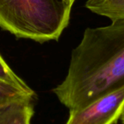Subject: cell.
Here are the masks:
<instances>
[{"mask_svg": "<svg viewBox=\"0 0 124 124\" xmlns=\"http://www.w3.org/2000/svg\"><path fill=\"white\" fill-rule=\"evenodd\" d=\"M124 85V20L87 28L73 50L67 75L52 90L71 111Z\"/></svg>", "mask_w": 124, "mask_h": 124, "instance_id": "cell-1", "label": "cell"}, {"mask_svg": "<svg viewBox=\"0 0 124 124\" xmlns=\"http://www.w3.org/2000/svg\"><path fill=\"white\" fill-rule=\"evenodd\" d=\"M68 0H0V27L18 38L57 41L69 23Z\"/></svg>", "mask_w": 124, "mask_h": 124, "instance_id": "cell-2", "label": "cell"}, {"mask_svg": "<svg viewBox=\"0 0 124 124\" xmlns=\"http://www.w3.org/2000/svg\"><path fill=\"white\" fill-rule=\"evenodd\" d=\"M124 110V85L69 111L65 124H116Z\"/></svg>", "mask_w": 124, "mask_h": 124, "instance_id": "cell-3", "label": "cell"}, {"mask_svg": "<svg viewBox=\"0 0 124 124\" xmlns=\"http://www.w3.org/2000/svg\"><path fill=\"white\" fill-rule=\"evenodd\" d=\"M36 95L0 102V124H31Z\"/></svg>", "mask_w": 124, "mask_h": 124, "instance_id": "cell-4", "label": "cell"}, {"mask_svg": "<svg viewBox=\"0 0 124 124\" xmlns=\"http://www.w3.org/2000/svg\"><path fill=\"white\" fill-rule=\"evenodd\" d=\"M85 7L90 11L114 21L124 20V0H88Z\"/></svg>", "mask_w": 124, "mask_h": 124, "instance_id": "cell-5", "label": "cell"}, {"mask_svg": "<svg viewBox=\"0 0 124 124\" xmlns=\"http://www.w3.org/2000/svg\"><path fill=\"white\" fill-rule=\"evenodd\" d=\"M0 82L14 85L26 91L33 90L28 86L27 84L21 78H20L10 69L8 64L5 62V60L1 56V54H0Z\"/></svg>", "mask_w": 124, "mask_h": 124, "instance_id": "cell-6", "label": "cell"}, {"mask_svg": "<svg viewBox=\"0 0 124 124\" xmlns=\"http://www.w3.org/2000/svg\"><path fill=\"white\" fill-rule=\"evenodd\" d=\"M32 95H36L34 90L26 91L14 85L0 82V102L18 97L32 96Z\"/></svg>", "mask_w": 124, "mask_h": 124, "instance_id": "cell-7", "label": "cell"}, {"mask_svg": "<svg viewBox=\"0 0 124 124\" xmlns=\"http://www.w3.org/2000/svg\"><path fill=\"white\" fill-rule=\"evenodd\" d=\"M120 120L122 121L123 124H124V110H123V114H122L121 117H120Z\"/></svg>", "mask_w": 124, "mask_h": 124, "instance_id": "cell-8", "label": "cell"}, {"mask_svg": "<svg viewBox=\"0 0 124 124\" xmlns=\"http://www.w3.org/2000/svg\"><path fill=\"white\" fill-rule=\"evenodd\" d=\"M68 1H69L70 3H72V4H74V3L75 0H68Z\"/></svg>", "mask_w": 124, "mask_h": 124, "instance_id": "cell-9", "label": "cell"}]
</instances>
